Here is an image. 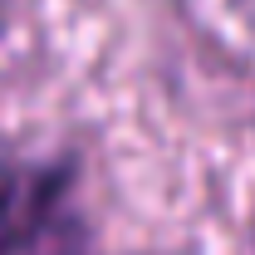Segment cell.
<instances>
[{
  "label": "cell",
  "mask_w": 255,
  "mask_h": 255,
  "mask_svg": "<svg viewBox=\"0 0 255 255\" xmlns=\"http://www.w3.org/2000/svg\"><path fill=\"white\" fill-rule=\"evenodd\" d=\"M74 255H89V251H74Z\"/></svg>",
  "instance_id": "3"
},
{
  "label": "cell",
  "mask_w": 255,
  "mask_h": 255,
  "mask_svg": "<svg viewBox=\"0 0 255 255\" xmlns=\"http://www.w3.org/2000/svg\"><path fill=\"white\" fill-rule=\"evenodd\" d=\"M251 255H255V206H251Z\"/></svg>",
  "instance_id": "2"
},
{
  "label": "cell",
  "mask_w": 255,
  "mask_h": 255,
  "mask_svg": "<svg viewBox=\"0 0 255 255\" xmlns=\"http://www.w3.org/2000/svg\"><path fill=\"white\" fill-rule=\"evenodd\" d=\"M79 157H30L0 132V255H74L89 251V226L74 206Z\"/></svg>",
  "instance_id": "1"
}]
</instances>
